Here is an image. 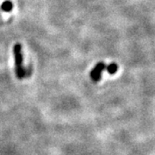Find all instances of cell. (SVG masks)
<instances>
[{"label":"cell","mask_w":155,"mask_h":155,"mask_svg":"<svg viewBox=\"0 0 155 155\" xmlns=\"http://www.w3.org/2000/svg\"><path fill=\"white\" fill-rule=\"evenodd\" d=\"M13 54L15 58V72L18 79H22L26 75V71L23 67L22 45L17 43L13 47Z\"/></svg>","instance_id":"cell-1"},{"label":"cell","mask_w":155,"mask_h":155,"mask_svg":"<svg viewBox=\"0 0 155 155\" xmlns=\"http://www.w3.org/2000/svg\"><path fill=\"white\" fill-rule=\"evenodd\" d=\"M104 70H106V65L104 62H99L91 70L90 73V77L94 82H98L102 77V72Z\"/></svg>","instance_id":"cell-2"},{"label":"cell","mask_w":155,"mask_h":155,"mask_svg":"<svg viewBox=\"0 0 155 155\" xmlns=\"http://www.w3.org/2000/svg\"><path fill=\"white\" fill-rule=\"evenodd\" d=\"M1 9L4 11H5V12H9V11H12V9H13V4H12V2L9 1V0L5 1L2 4V5H1Z\"/></svg>","instance_id":"cell-3"},{"label":"cell","mask_w":155,"mask_h":155,"mask_svg":"<svg viewBox=\"0 0 155 155\" xmlns=\"http://www.w3.org/2000/svg\"><path fill=\"white\" fill-rule=\"evenodd\" d=\"M106 70L110 74H115L118 70V66L116 63H111L109 66H106Z\"/></svg>","instance_id":"cell-4"}]
</instances>
